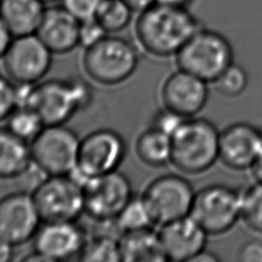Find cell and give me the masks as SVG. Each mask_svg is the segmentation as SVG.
I'll list each match as a JSON object with an SVG mask.
<instances>
[{"instance_id":"obj_35","label":"cell","mask_w":262,"mask_h":262,"mask_svg":"<svg viewBox=\"0 0 262 262\" xmlns=\"http://www.w3.org/2000/svg\"><path fill=\"white\" fill-rule=\"evenodd\" d=\"M134 13H140L157 3V0H123Z\"/></svg>"},{"instance_id":"obj_25","label":"cell","mask_w":262,"mask_h":262,"mask_svg":"<svg viewBox=\"0 0 262 262\" xmlns=\"http://www.w3.org/2000/svg\"><path fill=\"white\" fill-rule=\"evenodd\" d=\"M133 13L123 0H102L94 17L107 34H115L129 26Z\"/></svg>"},{"instance_id":"obj_34","label":"cell","mask_w":262,"mask_h":262,"mask_svg":"<svg viewBox=\"0 0 262 262\" xmlns=\"http://www.w3.org/2000/svg\"><path fill=\"white\" fill-rule=\"evenodd\" d=\"M13 35L6 27V25L0 19V59L3 58L4 54L6 53L7 49L9 48L12 40Z\"/></svg>"},{"instance_id":"obj_4","label":"cell","mask_w":262,"mask_h":262,"mask_svg":"<svg viewBox=\"0 0 262 262\" xmlns=\"http://www.w3.org/2000/svg\"><path fill=\"white\" fill-rule=\"evenodd\" d=\"M139 63L137 47L129 40L106 35L94 45L84 49L82 67L92 81L114 86L128 80Z\"/></svg>"},{"instance_id":"obj_40","label":"cell","mask_w":262,"mask_h":262,"mask_svg":"<svg viewBox=\"0 0 262 262\" xmlns=\"http://www.w3.org/2000/svg\"><path fill=\"white\" fill-rule=\"evenodd\" d=\"M43 3H45V4H47V3H52V2H54V1H56V0H41Z\"/></svg>"},{"instance_id":"obj_8","label":"cell","mask_w":262,"mask_h":262,"mask_svg":"<svg viewBox=\"0 0 262 262\" xmlns=\"http://www.w3.org/2000/svg\"><path fill=\"white\" fill-rule=\"evenodd\" d=\"M31 194L42 222L77 221L84 214L83 186L71 175H46Z\"/></svg>"},{"instance_id":"obj_26","label":"cell","mask_w":262,"mask_h":262,"mask_svg":"<svg viewBox=\"0 0 262 262\" xmlns=\"http://www.w3.org/2000/svg\"><path fill=\"white\" fill-rule=\"evenodd\" d=\"M6 122L8 130L28 142H31L45 126L37 112L29 106L16 107Z\"/></svg>"},{"instance_id":"obj_39","label":"cell","mask_w":262,"mask_h":262,"mask_svg":"<svg viewBox=\"0 0 262 262\" xmlns=\"http://www.w3.org/2000/svg\"><path fill=\"white\" fill-rule=\"evenodd\" d=\"M192 1H193V0H157V3L187 8L188 5H190Z\"/></svg>"},{"instance_id":"obj_38","label":"cell","mask_w":262,"mask_h":262,"mask_svg":"<svg viewBox=\"0 0 262 262\" xmlns=\"http://www.w3.org/2000/svg\"><path fill=\"white\" fill-rule=\"evenodd\" d=\"M217 260H219L218 257H216L214 254L204 250L198 256H195L191 262H206V261H217Z\"/></svg>"},{"instance_id":"obj_13","label":"cell","mask_w":262,"mask_h":262,"mask_svg":"<svg viewBox=\"0 0 262 262\" xmlns=\"http://www.w3.org/2000/svg\"><path fill=\"white\" fill-rule=\"evenodd\" d=\"M41 224L31 193L14 191L0 199V237L13 247L33 239Z\"/></svg>"},{"instance_id":"obj_16","label":"cell","mask_w":262,"mask_h":262,"mask_svg":"<svg viewBox=\"0 0 262 262\" xmlns=\"http://www.w3.org/2000/svg\"><path fill=\"white\" fill-rule=\"evenodd\" d=\"M262 149V131L249 123H234L219 135V160L231 170H250Z\"/></svg>"},{"instance_id":"obj_2","label":"cell","mask_w":262,"mask_h":262,"mask_svg":"<svg viewBox=\"0 0 262 262\" xmlns=\"http://www.w3.org/2000/svg\"><path fill=\"white\" fill-rule=\"evenodd\" d=\"M216 126L203 118H186L171 135V164L187 174H201L219 160Z\"/></svg>"},{"instance_id":"obj_1","label":"cell","mask_w":262,"mask_h":262,"mask_svg":"<svg viewBox=\"0 0 262 262\" xmlns=\"http://www.w3.org/2000/svg\"><path fill=\"white\" fill-rule=\"evenodd\" d=\"M202 26L185 7L155 3L138 13L134 33L140 47L156 57L175 56Z\"/></svg>"},{"instance_id":"obj_28","label":"cell","mask_w":262,"mask_h":262,"mask_svg":"<svg viewBox=\"0 0 262 262\" xmlns=\"http://www.w3.org/2000/svg\"><path fill=\"white\" fill-rule=\"evenodd\" d=\"M249 79L247 72L237 64L231 63L213 82L216 90L227 97L241 95L248 87Z\"/></svg>"},{"instance_id":"obj_20","label":"cell","mask_w":262,"mask_h":262,"mask_svg":"<svg viewBox=\"0 0 262 262\" xmlns=\"http://www.w3.org/2000/svg\"><path fill=\"white\" fill-rule=\"evenodd\" d=\"M119 248L121 261H167L158 230H155L152 227L122 233L119 236Z\"/></svg>"},{"instance_id":"obj_9","label":"cell","mask_w":262,"mask_h":262,"mask_svg":"<svg viewBox=\"0 0 262 262\" xmlns=\"http://www.w3.org/2000/svg\"><path fill=\"white\" fill-rule=\"evenodd\" d=\"M188 216L208 235L223 234L241 220V193L222 184L205 186L195 191Z\"/></svg>"},{"instance_id":"obj_30","label":"cell","mask_w":262,"mask_h":262,"mask_svg":"<svg viewBox=\"0 0 262 262\" xmlns=\"http://www.w3.org/2000/svg\"><path fill=\"white\" fill-rule=\"evenodd\" d=\"M106 35V31L95 19V17L84 19L80 21L79 30V44L84 49L94 45Z\"/></svg>"},{"instance_id":"obj_27","label":"cell","mask_w":262,"mask_h":262,"mask_svg":"<svg viewBox=\"0 0 262 262\" xmlns=\"http://www.w3.org/2000/svg\"><path fill=\"white\" fill-rule=\"evenodd\" d=\"M241 220L249 229L262 234V183L255 182L241 192Z\"/></svg>"},{"instance_id":"obj_31","label":"cell","mask_w":262,"mask_h":262,"mask_svg":"<svg viewBox=\"0 0 262 262\" xmlns=\"http://www.w3.org/2000/svg\"><path fill=\"white\" fill-rule=\"evenodd\" d=\"M15 108V84L10 79L0 75V122L6 121Z\"/></svg>"},{"instance_id":"obj_3","label":"cell","mask_w":262,"mask_h":262,"mask_svg":"<svg viewBox=\"0 0 262 262\" xmlns=\"http://www.w3.org/2000/svg\"><path fill=\"white\" fill-rule=\"evenodd\" d=\"M93 99L89 83L78 77L50 79L34 85L29 101L46 125H60L88 107Z\"/></svg>"},{"instance_id":"obj_17","label":"cell","mask_w":262,"mask_h":262,"mask_svg":"<svg viewBox=\"0 0 262 262\" xmlns=\"http://www.w3.org/2000/svg\"><path fill=\"white\" fill-rule=\"evenodd\" d=\"M158 233L167 261L191 262L206 250L208 233L189 216L161 225Z\"/></svg>"},{"instance_id":"obj_32","label":"cell","mask_w":262,"mask_h":262,"mask_svg":"<svg viewBox=\"0 0 262 262\" xmlns=\"http://www.w3.org/2000/svg\"><path fill=\"white\" fill-rule=\"evenodd\" d=\"M61 5L80 21L92 18L102 0H60Z\"/></svg>"},{"instance_id":"obj_10","label":"cell","mask_w":262,"mask_h":262,"mask_svg":"<svg viewBox=\"0 0 262 262\" xmlns=\"http://www.w3.org/2000/svg\"><path fill=\"white\" fill-rule=\"evenodd\" d=\"M195 191L184 177L164 174L152 179L141 193L155 225L189 215Z\"/></svg>"},{"instance_id":"obj_7","label":"cell","mask_w":262,"mask_h":262,"mask_svg":"<svg viewBox=\"0 0 262 262\" xmlns=\"http://www.w3.org/2000/svg\"><path fill=\"white\" fill-rule=\"evenodd\" d=\"M81 138L60 125H46L30 142L32 163L45 175H70L77 167Z\"/></svg>"},{"instance_id":"obj_15","label":"cell","mask_w":262,"mask_h":262,"mask_svg":"<svg viewBox=\"0 0 262 262\" xmlns=\"http://www.w3.org/2000/svg\"><path fill=\"white\" fill-rule=\"evenodd\" d=\"M161 98L165 107L183 118H191L201 113L207 104L208 83L178 69L164 81Z\"/></svg>"},{"instance_id":"obj_22","label":"cell","mask_w":262,"mask_h":262,"mask_svg":"<svg viewBox=\"0 0 262 262\" xmlns=\"http://www.w3.org/2000/svg\"><path fill=\"white\" fill-rule=\"evenodd\" d=\"M135 152L149 167L160 168L171 164V136L149 126L136 138Z\"/></svg>"},{"instance_id":"obj_6","label":"cell","mask_w":262,"mask_h":262,"mask_svg":"<svg viewBox=\"0 0 262 262\" xmlns=\"http://www.w3.org/2000/svg\"><path fill=\"white\" fill-rule=\"evenodd\" d=\"M127 155V143L116 130L101 128L80 140L76 169L70 174L80 184L90 178L117 171Z\"/></svg>"},{"instance_id":"obj_18","label":"cell","mask_w":262,"mask_h":262,"mask_svg":"<svg viewBox=\"0 0 262 262\" xmlns=\"http://www.w3.org/2000/svg\"><path fill=\"white\" fill-rule=\"evenodd\" d=\"M80 20L62 5L46 7L36 35L53 54H66L79 46Z\"/></svg>"},{"instance_id":"obj_24","label":"cell","mask_w":262,"mask_h":262,"mask_svg":"<svg viewBox=\"0 0 262 262\" xmlns=\"http://www.w3.org/2000/svg\"><path fill=\"white\" fill-rule=\"evenodd\" d=\"M79 260L90 262L121 261L119 235L101 233L87 236L85 245L79 255Z\"/></svg>"},{"instance_id":"obj_14","label":"cell","mask_w":262,"mask_h":262,"mask_svg":"<svg viewBox=\"0 0 262 262\" xmlns=\"http://www.w3.org/2000/svg\"><path fill=\"white\" fill-rule=\"evenodd\" d=\"M87 234L77 221L42 222L33 237L34 252L46 261H63L80 255Z\"/></svg>"},{"instance_id":"obj_11","label":"cell","mask_w":262,"mask_h":262,"mask_svg":"<svg viewBox=\"0 0 262 262\" xmlns=\"http://www.w3.org/2000/svg\"><path fill=\"white\" fill-rule=\"evenodd\" d=\"M83 192L84 213L98 223L114 221L134 195L130 179L119 170L88 179Z\"/></svg>"},{"instance_id":"obj_23","label":"cell","mask_w":262,"mask_h":262,"mask_svg":"<svg viewBox=\"0 0 262 262\" xmlns=\"http://www.w3.org/2000/svg\"><path fill=\"white\" fill-rule=\"evenodd\" d=\"M113 223L120 235L124 232L152 227L155 225L142 195L135 193Z\"/></svg>"},{"instance_id":"obj_29","label":"cell","mask_w":262,"mask_h":262,"mask_svg":"<svg viewBox=\"0 0 262 262\" xmlns=\"http://www.w3.org/2000/svg\"><path fill=\"white\" fill-rule=\"evenodd\" d=\"M185 119L186 118H183L173 111L163 106V108L158 110L154 114L149 126L171 136Z\"/></svg>"},{"instance_id":"obj_19","label":"cell","mask_w":262,"mask_h":262,"mask_svg":"<svg viewBox=\"0 0 262 262\" xmlns=\"http://www.w3.org/2000/svg\"><path fill=\"white\" fill-rule=\"evenodd\" d=\"M45 5L41 0H0V19L13 37L36 34Z\"/></svg>"},{"instance_id":"obj_36","label":"cell","mask_w":262,"mask_h":262,"mask_svg":"<svg viewBox=\"0 0 262 262\" xmlns=\"http://www.w3.org/2000/svg\"><path fill=\"white\" fill-rule=\"evenodd\" d=\"M13 246L0 237V262H7L12 259Z\"/></svg>"},{"instance_id":"obj_21","label":"cell","mask_w":262,"mask_h":262,"mask_svg":"<svg viewBox=\"0 0 262 262\" xmlns=\"http://www.w3.org/2000/svg\"><path fill=\"white\" fill-rule=\"evenodd\" d=\"M32 164L30 142L19 138L6 127L0 128V178L19 177Z\"/></svg>"},{"instance_id":"obj_5","label":"cell","mask_w":262,"mask_h":262,"mask_svg":"<svg viewBox=\"0 0 262 262\" xmlns=\"http://www.w3.org/2000/svg\"><path fill=\"white\" fill-rule=\"evenodd\" d=\"M177 68L213 83L233 63L230 42L222 34L200 28L175 55Z\"/></svg>"},{"instance_id":"obj_12","label":"cell","mask_w":262,"mask_h":262,"mask_svg":"<svg viewBox=\"0 0 262 262\" xmlns=\"http://www.w3.org/2000/svg\"><path fill=\"white\" fill-rule=\"evenodd\" d=\"M52 55L36 34L14 37L2 58L3 68L14 83L37 84L49 72Z\"/></svg>"},{"instance_id":"obj_33","label":"cell","mask_w":262,"mask_h":262,"mask_svg":"<svg viewBox=\"0 0 262 262\" xmlns=\"http://www.w3.org/2000/svg\"><path fill=\"white\" fill-rule=\"evenodd\" d=\"M237 259L242 262H262V243L252 241L243 245L238 250Z\"/></svg>"},{"instance_id":"obj_37","label":"cell","mask_w":262,"mask_h":262,"mask_svg":"<svg viewBox=\"0 0 262 262\" xmlns=\"http://www.w3.org/2000/svg\"><path fill=\"white\" fill-rule=\"evenodd\" d=\"M250 171H251V174H252L255 182L262 183V149H261L258 158L256 159L255 163L251 167Z\"/></svg>"}]
</instances>
